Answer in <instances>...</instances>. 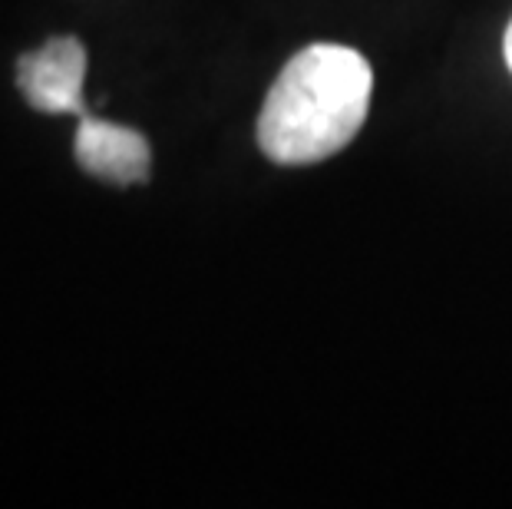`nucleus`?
I'll return each mask as SVG.
<instances>
[{"mask_svg":"<svg viewBox=\"0 0 512 509\" xmlns=\"http://www.w3.org/2000/svg\"><path fill=\"white\" fill-rule=\"evenodd\" d=\"M86 47L76 37H53L40 50L17 60V86L40 113L86 116L83 100Z\"/></svg>","mask_w":512,"mask_h":509,"instance_id":"f03ea898","label":"nucleus"},{"mask_svg":"<svg viewBox=\"0 0 512 509\" xmlns=\"http://www.w3.org/2000/svg\"><path fill=\"white\" fill-rule=\"evenodd\" d=\"M374 70L354 47L314 43L288 60L258 116V146L278 166L337 156L361 133Z\"/></svg>","mask_w":512,"mask_h":509,"instance_id":"f257e3e1","label":"nucleus"},{"mask_svg":"<svg viewBox=\"0 0 512 509\" xmlns=\"http://www.w3.org/2000/svg\"><path fill=\"white\" fill-rule=\"evenodd\" d=\"M506 63L512 70V20H509V30H506Z\"/></svg>","mask_w":512,"mask_h":509,"instance_id":"20e7f679","label":"nucleus"},{"mask_svg":"<svg viewBox=\"0 0 512 509\" xmlns=\"http://www.w3.org/2000/svg\"><path fill=\"white\" fill-rule=\"evenodd\" d=\"M76 162L103 182H119V186H133V182L149 179L152 153L143 133L106 119L83 116L76 129Z\"/></svg>","mask_w":512,"mask_h":509,"instance_id":"7ed1b4c3","label":"nucleus"}]
</instances>
